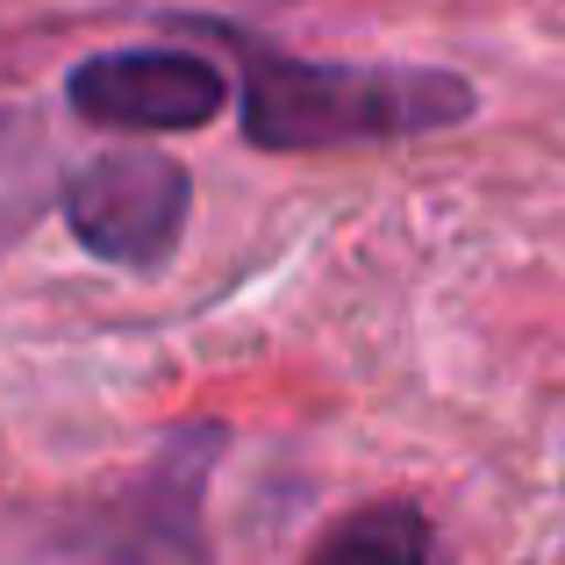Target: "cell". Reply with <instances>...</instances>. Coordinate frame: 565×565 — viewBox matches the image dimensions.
I'll list each match as a JSON object with an SVG mask.
<instances>
[{
    "label": "cell",
    "mask_w": 565,
    "mask_h": 565,
    "mask_svg": "<svg viewBox=\"0 0 565 565\" xmlns=\"http://www.w3.org/2000/svg\"><path fill=\"white\" fill-rule=\"evenodd\" d=\"M65 100L100 129H137V137H180V129L215 122V108L230 100L215 57L201 51H100L79 57L65 79Z\"/></svg>",
    "instance_id": "obj_4"
},
{
    "label": "cell",
    "mask_w": 565,
    "mask_h": 565,
    "mask_svg": "<svg viewBox=\"0 0 565 565\" xmlns=\"http://www.w3.org/2000/svg\"><path fill=\"white\" fill-rule=\"evenodd\" d=\"M308 565H444V552H437V530H429L423 509L373 501V509H351L337 530H322Z\"/></svg>",
    "instance_id": "obj_5"
},
{
    "label": "cell",
    "mask_w": 565,
    "mask_h": 565,
    "mask_svg": "<svg viewBox=\"0 0 565 565\" xmlns=\"http://www.w3.org/2000/svg\"><path fill=\"white\" fill-rule=\"evenodd\" d=\"M244 57V137L258 151H337V143L429 137L480 108L458 72L423 65H308L230 36Z\"/></svg>",
    "instance_id": "obj_1"
},
{
    "label": "cell",
    "mask_w": 565,
    "mask_h": 565,
    "mask_svg": "<svg viewBox=\"0 0 565 565\" xmlns=\"http://www.w3.org/2000/svg\"><path fill=\"white\" fill-rule=\"evenodd\" d=\"M43 172H51V151H43V137L29 129V115H0V250L36 222Z\"/></svg>",
    "instance_id": "obj_6"
},
{
    "label": "cell",
    "mask_w": 565,
    "mask_h": 565,
    "mask_svg": "<svg viewBox=\"0 0 565 565\" xmlns=\"http://www.w3.org/2000/svg\"><path fill=\"white\" fill-rule=\"evenodd\" d=\"M222 451V429L186 423L100 494L57 501L36 515V565H207L201 487Z\"/></svg>",
    "instance_id": "obj_2"
},
{
    "label": "cell",
    "mask_w": 565,
    "mask_h": 565,
    "mask_svg": "<svg viewBox=\"0 0 565 565\" xmlns=\"http://www.w3.org/2000/svg\"><path fill=\"white\" fill-rule=\"evenodd\" d=\"M57 215L72 222L79 250H94L100 265L158 273V265H172L186 236L193 180L166 151H100L72 166V180L57 186Z\"/></svg>",
    "instance_id": "obj_3"
}]
</instances>
